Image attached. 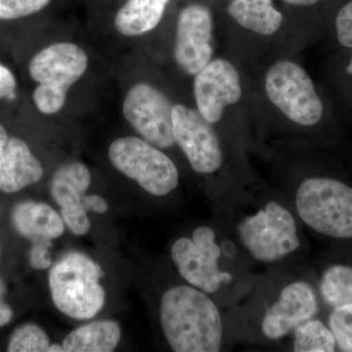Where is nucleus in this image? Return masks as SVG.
I'll return each instance as SVG.
<instances>
[{
  "mask_svg": "<svg viewBox=\"0 0 352 352\" xmlns=\"http://www.w3.org/2000/svg\"><path fill=\"white\" fill-rule=\"evenodd\" d=\"M50 346L47 333L36 324H25L13 333L7 351L10 352H45Z\"/></svg>",
  "mask_w": 352,
  "mask_h": 352,
  "instance_id": "obj_22",
  "label": "nucleus"
},
{
  "mask_svg": "<svg viewBox=\"0 0 352 352\" xmlns=\"http://www.w3.org/2000/svg\"><path fill=\"white\" fill-rule=\"evenodd\" d=\"M300 219L317 233L337 239L352 238V187L330 177H312L296 192Z\"/></svg>",
  "mask_w": 352,
  "mask_h": 352,
  "instance_id": "obj_3",
  "label": "nucleus"
},
{
  "mask_svg": "<svg viewBox=\"0 0 352 352\" xmlns=\"http://www.w3.org/2000/svg\"><path fill=\"white\" fill-rule=\"evenodd\" d=\"M336 38L342 47L352 50V0L346 2L335 18Z\"/></svg>",
  "mask_w": 352,
  "mask_h": 352,
  "instance_id": "obj_26",
  "label": "nucleus"
},
{
  "mask_svg": "<svg viewBox=\"0 0 352 352\" xmlns=\"http://www.w3.org/2000/svg\"><path fill=\"white\" fill-rule=\"evenodd\" d=\"M170 0H126L115 17L116 29L124 36H138L159 25Z\"/></svg>",
  "mask_w": 352,
  "mask_h": 352,
  "instance_id": "obj_17",
  "label": "nucleus"
},
{
  "mask_svg": "<svg viewBox=\"0 0 352 352\" xmlns=\"http://www.w3.org/2000/svg\"><path fill=\"white\" fill-rule=\"evenodd\" d=\"M17 82L10 69L0 63V99L13 98Z\"/></svg>",
  "mask_w": 352,
  "mask_h": 352,
  "instance_id": "obj_28",
  "label": "nucleus"
},
{
  "mask_svg": "<svg viewBox=\"0 0 352 352\" xmlns=\"http://www.w3.org/2000/svg\"><path fill=\"white\" fill-rule=\"evenodd\" d=\"M268 98L288 119L302 126H314L325 113L323 101L307 72L292 61L273 65L265 76Z\"/></svg>",
  "mask_w": 352,
  "mask_h": 352,
  "instance_id": "obj_5",
  "label": "nucleus"
},
{
  "mask_svg": "<svg viewBox=\"0 0 352 352\" xmlns=\"http://www.w3.org/2000/svg\"><path fill=\"white\" fill-rule=\"evenodd\" d=\"M88 58L76 44H51L38 52L29 65L30 76L34 82L69 89L87 71Z\"/></svg>",
  "mask_w": 352,
  "mask_h": 352,
  "instance_id": "obj_13",
  "label": "nucleus"
},
{
  "mask_svg": "<svg viewBox=\"0 0 352 352\" xmlns=\"http://www.w3.org/2000/svg\"><path fill=\"white\" fill-rule=\"evenodd\" d=\"M4 296H6V285L0 279V327L8 324L13 317L12 308L9 307L4 300Z\"/></svg>",
  "mask_w": 352,
  "mask_h": 352,
  "instance_id": "obj_30",
  "label": "nucleus"
},
{
  "mask_svg": "<svg viewBox=\"0 0 352 352\" xmlns=\"http://www.w3.org/2000/svg\"><path fill=\"white\" fill-rule=\"evenodd\" d=\"M318 312V303L311 287L296 282L285 287L279 300L268 310L263 321L264 335L279 340L305 323Z\"/></svg>",
  "mask_w": 352,
  "mask_h": 352,
  "instance_id": "obj_14",
  "label": "nucleus"
},
{
  "mask_svg": "<svg viewBox=\"0 0 352 352\" xmlns=\"http://www.w3.org/2000/svg\"><path fill=\"white\" fill-rule=\"evenodd\" d=\"M90 182L89 170L78 162L60 166L51 179V196L59 206L65 224L76 236L85 235L90 229V220L83 204Z\"/></svg>",
  "mask_w": 352,
  "mask_h": 352,
  "instance_id": "obj_12",
  "label": "nucleus"
},
{
  "mask_svg": "<svg viewBox=\"0 0 352 352\" xmlns=\"http://www.w3.org/2000/svg\"><path fill=\"white\" fill-rule=\"evenodd\" d=\"M227 11L241 27L263 36L274 34L283 23L272 0H232Z\"/></svg>",
  "mask_w": 352,
  "mask_h": 352,
  "instance_id": "obj_19",
  "label": "nucleus"
},
{
  "mask_svg": "<svg viewBox=\"0 0 352 352\" xmlns=\"http://www.w3.org/2000/svg\"><path fill=\"white\" fill-rule=\"evenodd\" d=\"M51 241L32 242L30 251V263L34 270H45L50 267L52 261L50 252Z\"/></svg>",
  "mask_w": 352,
  "mask_h": 352,
  "instance_id": "obj_27",
  "label": "nucleus"
},
{
  "mask_svg": "<svg viewBox=\"0 0 352 352\" xmlns=\"http://www.w3.org/2000/svg\"><path fill=\"white\" fill-rule=\"evenodd\" d=\"M194 95L199 112L215 124L221 119L224 108L237 103L242 96L237 69L227 60L210 61L195 75Z\"/></svg>",
  "mask_w": 352,
  "mask_h": 352,
  "instance_id": "obj_11",
  "label": "nucleus"
},
{
  "mask_svg": "<svg viewBox=\"0 0 352 352\" xmlns=\"http://www.w3.org/2000/svg\"><path fill=\"white\" fill-rule=\"evenodd\" d=\"M220 256L221 250L215 243L214 231L207 226L198 227L192 238H180L171 248V258L179 274L207 294L217 292L222 283Z\"/></svg>",
  "mask_w": 352,
  "mask_h": 352,
  "instance_id": "obj_8",
  "label": "nucleus"
},
{
  "mask_svg": "<svg viewBox=\"0 0 352 352\" xmlns=\"http://www.w3.org/2000/svg\"><path fill=\"white\" fill-rule=\"evenodd\" d=\"M238 233L248 251L266 263L284 258L300 247L295 219L276 201L243 220Z\"/></svg>",
  "mask_w": 352,
  "mask_h": 352,
  "instance_id": "obj_6",
  "label": "nucleus"
},
{
  "mask_svg": "<svg viewBox=\"0 0 352 352\" xmlns=\"http://www.w3.org/2000/svg\"><path fill=\"white\" fill-rule=\"evenodd\" d=\"M329 329L342 351L352 352V302L333 307Z\"/></svg>",
  "mask_w": 352,
  "mask_h": 352,
  "instance_id": "obj_23",
  "label": "nucleus"
},
{
  "mask_svg": "<svg viewBox=\"0 0 352 352\" xmlns=\"http://www.w3.org/2000/svg\"><path fill=\"white\" fill-rule=\"evenodd\" d=\"M43 175V164L24 141L9 138L0 159V190L15 193L41 182Z\"/></svg>",
  "mask_w": 352,
  "mask_h": 352,
  "instance_id": "obj_15",
  "label": "nucleus"
},
{
  "mask_svg": "<svg viewBox=\"0 0 352 352\" xmlns=\"http://www.w3.org/2000/svg\"><path fill=\"white\" fill-rule=\"evenodd\" d=\"M212 29V14L203 4H189L178 16L175 56L180 68L188 75H197L210 63Z\"/></svg>",
  "mask_w": 352,
  "mask_h": 352,
  "instance_id": "obj_10",
  "label": "nucleus"
},
{
  "mask_svg": "<svg viewBox=\"0 0 352 352\" xmlns=\"http://www.w3.org/2000/svg\"><path fill=\"white\" fill-rule=\"evenodd\" d=\"M8 140L9 138L6 129H4L3 126L0 124V159H1L2 155H3Z\"/></svg>",
  "mask_w": 352,
  "mask_h": 352,
  "instance_id": "obj_31",
  "label": "nucleus"
},
{
  "mask_svg": "<svg viewBox=\"0 0 352 352\" xmlns=\"http://www.w3.org/2000/svg\"><path fill=\"white\" fill-rule=\"evenodd\" d=\"M67 88L38 83L32 98L39 112L45 115L56 113L64 107L68 94Z\"/></svg>",
  "mask_w": 352,
  "mask_h": 352,
  "instance_id": "obj_24",
  "label": "nucleus"
},
{
  "mask_svg": "<svg viewBox=\"0 0 352 352\" xmlns=\"http://www.w3.org/2000/svg\"><path fill=\"white\" fill-rule=\"evenodd\" d=\"M14 228L32 242L51 241L63 235L65 222L54 208L44 203L23 201L14 208Z\"/></svg>",
  "mask_w": 352,
  "mask_h": 352,
  "instance_id": "obj_16",
  "label": "nucleus"
},
{
  "mask_svg": "<svg viewBox=\"0 0 352 352\" xmlns=\"http://www.w3.org/2000/svg\"><path fill=\"white\" fill-rule=\"evenodd\" d=\"M321 295L331 307L352 302V267L335 265L324 273L320 283Z\"/></svg>",
  "mask_w": 352,
  "mask_h": 352,
  "instance_id": "obj_20",
  "label": "nucleus"
},
{
  "mask_svg": "<svg viewBox=\"0 0 352 352\" xmlns=\"http://www.w3.org/2000/svg\"><path fill=\"white\" fill-rule=\"evenodd\" d=\"M122 330L117 322H92L74 330L64 340L67 352H112L119 344Z\"/></svg>",
  "mask_w": 352,
  "mask_h": 352,
  "instance_id": "obj_18",
  "label": "nucleus"
},
{
  "mask_svg": "<svg viewBox=\"0 0 352 352\" xmlns=\"http://www.w3.org/2000/svg\"><path fill=\"white\" fill-rule=\"evenodd\" d=\"M335 337L321 321L308 320L296 329L294 351L296 352H333Z\"/></svg>",
  "mask_w": 352,
  "mask_h": 352,
  "instance_id": "obj_21",
  "label": "nucleus"
},
{
  "mask_svg": "<svg viewBox=\"0 0 352 352\" xmlns=\"http://www.w3.org/2000/svg\"><path fill=\"white\" fill-rule=\"evenodd\" d=\"M83 204L87 210H92L96 214H103L107 212L108 205L103 198L98 195H85Z\"/></svg>",
  "mask_w": 352,
  "mask_h": 352,
  "instance_id": "obj_29",
  "label": "nucleus"
},
{
  "mask_svg": "<svg viewBox=\"0 0 352 352\" xmlns=\"http://www.w3.org/2000/svg\"><path fill=\"white\" fill-rule=\"evenodd\" d=\"M322 0H285L287 3L295 6H312L315 4L319 3Z\"/></svg>",
  "mask_w": 352,
  "mask_h": 352,
  "instance_id": "obj_32",
  "label": "nucleus"
},
{
  "mask_svg": "<svg viewBox=\"0 0 352 352\" xmlns=\"http://www.w3.org/2000/svg\"><path fill=\"white\" fill-rule=\"evenodd\" d=\"M64 349L63 346H60V344H50V347H48L47 352H63Z\"/></svg>",
  "mask_w": 352,
  "mask_h": 352,
  "instance_id": "obj_34",
  "label": "nucleus"
},
{
  "mask_svg": "<svg viewBox=\"0 0 352 352\" xmlns=\"http://www.w3.org/2000/svg\"><path fill=\"white\" fill-rule=\"evenodd\" d=\"M109 157L118 170L152 195H166L177 186L179 175L175 164L145 139H117L109 148Z\"/></svg>",
  "mask_w": 352,
  "mask_h": 352,
  "instance_id": "obj_4",
  "label": "nucleus"
},
{
  "mask_svg": "<svg viewBox=\"0 0 352 352\" xmlns=\"http://www.w3.org/2000/svg\"><path fill=\"white\" fill-rule=\"evenodd\" d=\"M344 72H346V76H349V78L352 80V52L351 56L349 58V60H347V63L346 65V68H344Z\"/></svg>",
  "mask_w": 352,
  "mask_h": 352,
  "instance_id": "obj_33",
  "label": "nucleus"
},
{
  "mask_svg": "<svg viewBox=\"0 0 352 352\" xmlns=\"http://www.w3.org/2000/svg\"><path fill=\"white\" fill-rule=\"evenodd\" d=\"M164 336L176 352H219L222 321L214 302L201 289L173 287L162 298Z\"/></svg>",
  "mask_w": 352,
  "mask_h": 352,
  "instance_id": "obj_1",
  "label": "nucleus"
},
{
  "mask_svg": "<svg viewBox=\"0 0 352 352\" xmlns=\"http://www.w3.org/2000/svg\"><path fill=\"white\" fill-rule=\"evenodd\" d=\"M199 111L176 104L173 108V138L193 170L214 173L222 164V152L214 127Z\"/></svg>",
  "mask_w": 352,
  "mask_h": 352,
  "instance_id": "obj_9",
  "label": "nucleus"
},
{
  "mask_svg": "<svg viewBox=\"0 0 352 352\" xmlns=\"http://www.w3.org/2000/svg\"><path fill=\"white\" fill-rule=\"evenodd\" d=\"M51 0H0V19L16 20L27 17L50 4Z\"/></svg>",
  "mask_w": 352,
  "mask_h": 352,
  "instance_id": "obj_25",
  "label": "nucleus"
},
{
  "mask_svg": "<svg viewBox=\"0 0 352 352\" xmlns=\"http://www.w3.org/2000/svg\"><path fill=\"white\" fill-rule=\"evenodd\" d=\"M101 266L80 252L65 254L51 268L50 287L55 307L78 320L94 318L105 305Z\"/></svg>",
  "mask_w": 352,
  "mask_h": 352,
  "instance_id": "obj_2",
  "label": "nucleus"
},
{
  "mask_svg": "<svg viewBox=\"0 0 352 352\" xmlns=\"http://www.w3.org/2000/svg\"><path fill=\"white\" fill-rule=\"evenodd\" d=\"M173 105L157 88L138 83L127 92L122 112L129 124L148 142L161 149L175 144Z\"/></svg>",
  "mask_w": 352,
  "mask_h": 352,
  "instance_id": "obj_7",
  "label": "nucleus"
}]
</instances>
